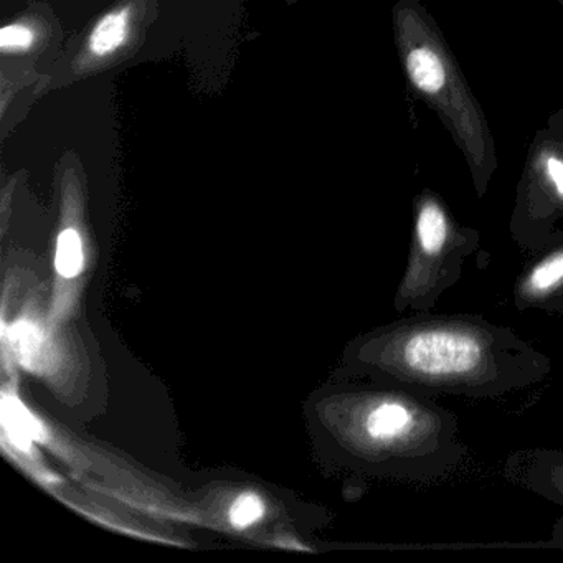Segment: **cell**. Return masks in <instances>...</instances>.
Returning a JSON list of instances; mask_svg holds the SVG:
<instances>
[{"label":"cell","mask_w":563,"mask_h":563,"mask_svg":"<svg viewBox=\"0 0 563 563\" xmlns=\"http://www.w3.org/2000/svg\"><path fill=\"white\" fill-rule=\"evenodd\" d=\"M263 512H265V509H263L262 500L255 494H243L230 509V520H232L233 526L242 529V527L256 522L263 516Z\"/></svg>","instance_id":"10"},{"label":"cell","mask_w":563,"mask_h":563,"mask_svg":"<svg viewBox=\"0 0 563 563\" xmlns=\"http://www.w3.org/2000/svg\"><path fill=\"white\" fill-rule=\"evenodd\" d=\"M556 4L560 5V8L563 9V0H555ZM559 113L563 117V108H560Z\"/></svg>","instance_id":"11"},{"label":"cell","mask_w":563,"mask_h":563,"mask_svg":"<svg viewBox=\"0 0 563 563\" xmlns=\"http://www.w3.org/2000/svg\"><path fill=\"white\" fill-rule=\"evenodd\" d=\"M133 9L131 5L114 9L95 24L93 31L88 35V52L91 57L103 60L120 52L126 45L131 34Z\"/></svg>","instance_id":"6"},{"label":"cell","mask_w":563,"mask_h":563,"mask_svg":"<svg viewBox=\"0 0 563 563\" xmlns=\"http://www.w3.org/2000/svg\"><path fill=\"white\" fill-rule=\"evenodd\" d=\"M401 70L415 98L437 113L466 159L477 196L497 173V150L483 104L474 97L440 25L420 0H397L391 11Z\"/></svg>","instance_id":"2"},{"label":"cell","mask_w":563,"mask_h":563,"mask_svg":"<svg viewBox=\"0 0 563 563\" xmlns=\"http://www.w3.org/2000/svg\"><path fill=\"white\" fill-rule=\"evenodd\" d=\"M58 273L65 278H74L84 266V252H81L80 236L75 230H64L57 243Z\"/></svg>","instance_id":"7"},{"label":"cell","mask_w":563,"mask_h":563,"mask_svg":"<svg viewBox=\"0 0 563 563\" xmlns=\"http://www.w3.org/2000/svg\"><path fill=\"white\" fill-rule=\"evenodd\" d=\"M4 421L5 427L11 431L12 438L18 443H21V446H25V444L29 446L32 438L38 437L37 424H35L34 418L31 417V413L18 400H5Z\"/></svg>","instance_id":"8"},{"label":"cell","mask_w":563,"mask_h":563,"mask_svg":"<svg viewBox=\"0 0 563 563\" xmlns=\"http://www.w3.org/2000/svg\"><path fill=\"white\" fill-rule=\"evenodd\" d=\"M477 233L451 217L446 203L433 190H421L413 202V249L401 292L410 308L428 309L450 288L460 266L473 252Z\"/></svg>","instance_id":"3"},{"label":"cell","mask_w":563,"mask_h":563,"mask_svg":"<svg viewBox=\"0 0 563 563\" xmlns=\"http://www.w3.org/2000/svg\"><path fill=\"white\" fill-rule=\"evenodd\" d=\"M560 295H563V246L533 265L519 286L520 301L530 305L549 301Z\"/></svg>","instance_id":"5"},{"label":"cell","mask_w":563,"mask_h":563,"mask_svg":"<svg viewBox=\"0 0 563 563\" xmlns=\"http://www.w3.org/2000/svg\"><path fill=\"white\" fill-rule=\"evenodd\" d=\"M37 42V32L32 25L19 22V24L5 25L0 31V51L5 55L27 54Z\"/></svg>","instance_id":"9"},{"label":"cell","mask_w":563,"mask_h":563,"mask_svg":"<svg viewBox=\"0 0 563 563\" xmlns=\"http://www.w3.org/2000/svg\"><path fill=\"white\" fill-rule=\"evenodd\" d=\"M563 217V117L555 111L533 134L517 186L512 225L542 230Z\"/></svg>","instance_id":"4"},{"label":"cell","mask_w":563,"mask_h":563,"mask_svg":"<svg viewBox=\"0 0 563 563\" xmlns=\"http://www.w3.org/2000/svg\"><path fill=\"white\" fill-rule=\"evenodd\" d=\"M385 367L415 394L497 397L542 380L545 355L509 329L473 316L410 318L385 339Z\"/></svg>","instance_id":"1"}]
</instances>
